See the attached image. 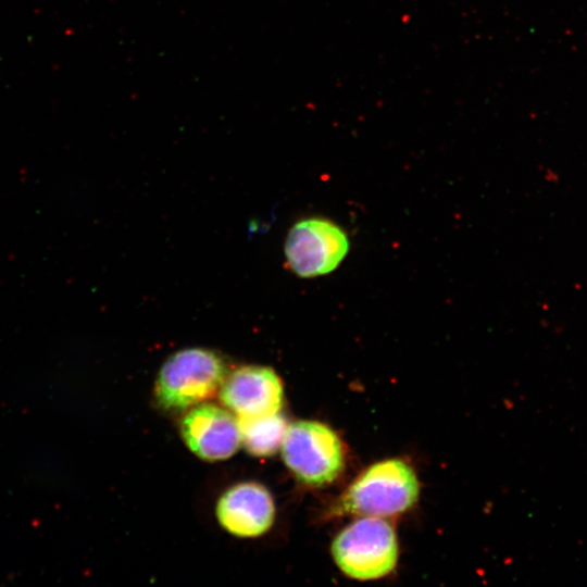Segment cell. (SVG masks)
<instances>
[{
	"label": "cell",
	"instance_id": "cell-1",
	"mask_svg": "<svg viewBox=\"0 0 587 587\" xmlns=\"http://www.w3.org/2000/svg\"><path fill=\"white\" fill-rule=\"evenodd\" d=\"M419 494L414 469L402 459H386L371 464L351 482L335 511L357 516H395L411 509Z\"/></svg>",
	"mask_w": 587,
	"mask_h": 587
},
{
	"label": "cell",
	"instance_id": "cell-2",
	"mask_svg": "<svg viewBox=\"0 0 587 587\" xmlns=\"http://www.w3.org/2000/svg\"><path fill=\"white\" fill-rule=\"evenodd\" d=\"M228 374L224 359L205 348H188L170 355L154 385L159 407L180 411L215 395Z\"/></svg>",
	"mask_w": 587,
	"mask_h": 587
},
{
	"label": "cell",
	"instance_id": "cell-3",
	"mask_svg": "<svg viewBox=\"0 0 587 587\" xmlns=\"http://www.w3.org/2000/svg\"><path fill=\"white\" fill-rule=\"evenodd\" d=\"M330 553L346 576L374 580L395 570L399 544L394 526L384 517L361 516L335 536Z\"/></svg>",
	"mask_w": 587,
	"mask_h": 587
},
{
	"label": "cell",
	"instance_id": "cell-4",
	"mask_svg": "<svg viewBox=\"0 0 587 587\" xmlns=\"http://www.w3.org/2000/svg\"><path fill=\"white\" fill-rule=\"evenodd\" d=\"M282 458L304 485L324 487L334 483L345 469V448L328 425L317 421H297L287 425L280 446Z\"/></svg>",
	"mask_w": 587,
	"mask_h": 587
},
{
	"label": "cell",
	"instance_id": "cell-5",
	"mask_svg": "<svg viewBox=\"0 0 587 587\" xmlns=\"http://www.w3.org/2000/svg\"><path fill=\"white\" fill-rule=\"evenodd\" d=\"M349 250L347 234L337 224L323 217H309L288 232L285 258L298 276L310 278L333 272Z\"/></svg>",
	"mask_w": 587,
	"mask_h": 587
},
{
	"label": "cell",
	"instance_id": "cell-6",
	"mask_svg": "<svg viewBox=\"0 0 587 587\" xmlns=\"http://www.w3.org/2000/svg\"><path fill=\"white\" fill-rule=\"evenodd\" d=\"M179 430L186 447L210 462L230 458L241 445L237 416L213 403L191 407L182 419Z\"/></svg>",
	"mask_w": 587,
	"mask_h": 587
},
{
	"label": "cell",
	"instance_id": "cell-7",
	"mask_svg": "<svg viewBox=\"0 0 587 587\" xmlns=\"http://www.w3.org/2000/svg\"><path fill=\"white\" fill-rule=\"evenodd\" d=\"M218 396L223 405L237 417H255L280 411L284 388L273 369L245 365L227 374Z\"/></svg>",
	"mask_w": 587,
	"mask_h": 587
},
{
	"label": "cell",
	"instance_id": "cell-8",
	"mask_svg": "<svg viewBox=\"0 0 587 587\" xmlns=\"http://www.w3.org/2000/svg\"><path fill=\"white\" fill-rule=\"evenodd\" d=\"M216 517L229 534L251 538L265 534L275 519V504L270 491L253 482L228 488L217 500Z\"/></svg>",
	"mask_w": 587,
	"mask_h": 587
},
{
	"label": "cell",
	"instance_id": "cell-9",
	"mask_svg": "<svg viewBox=\"0 0 587 587\" xmlns=\"http://www.w3.org/2000/svg\"><path fill=\"white\" fill-rule=\"evenodd\" d=\"M237 419L241 445L250 454L265 458L275 454L280 449L288 424L279 412Z\"/></svg>",
	"mask_w": 587,
	"mask_h": 587
}]
</instances>
